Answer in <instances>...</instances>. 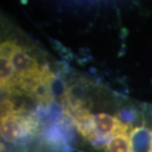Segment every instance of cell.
I'll list each match as a JSON object with an SVG mask.
<instances>
[{"mask_svg": "<svg viewBox=\"0 0 152 152\" xmlns=\"http://www.w3.org/2000/svg\"><path fill=\"white\" fill-rule=\"evenodd\" d=\"M14 67L16 80L19 78L34 77L42 73L44 66H41L38 61L23 47L15 44V47L8 57Z\"/></svg>", "mask_w": 152, "mask_h": 152, "instance_id": "1", "label": "cell"}, {"mask_svg": "<svg viewBox=\"0 0 152 152\" xmlns=\"http://www.w3.org/2000/svg\"><path fill=\"white\" fill-rule=\"evenodd\" d=\"M151 152H152V150H151Z\"/></svg>", "mask_w": 152, "mask_h": 152, "instance_id": "4", "label": "cell"}, {"mask_svg": "<svg viewBox=\"0 0 152 152\" xmlns=\"http://www.w3.org/2000/svg\"><path fill=\"white\" fill-rule=\"evenodd\" d=\"M111 140L107 143L108 152H132L130 136L126 132L111 135Z\"/></svg>", "mask_w": 152, "mask_h": 152, "instance_id": "3", "label": "cell"}, {"mask_svg": "<svg viewBox=\"0 0 152 152\" xmlns=\"http://www.w3.org/2000/svg\"><path fill=\"white\" fill-rule=\"evenodd\" d=\"M33 129H35L34 123L32 121H28L17 113L1 118V136L8 143L17 141Z\"/></svg>", "mask_w": 152, "mask_h": 152, "instance_id": "2", "label": "cell"}]
</instances>
